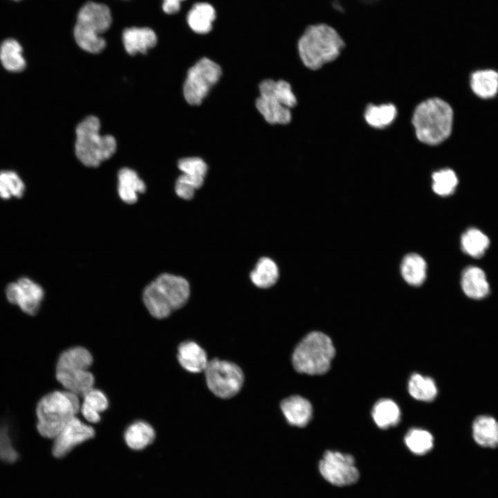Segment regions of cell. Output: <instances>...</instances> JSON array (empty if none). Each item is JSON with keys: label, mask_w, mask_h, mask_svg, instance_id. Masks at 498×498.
<instances>
[{"label": "cell", "mask_w": 498, "mask_h": 498, "mask_svg": "<svg viewBox=\"0 0 498 498\" xmlns=\"http://www.w3.org/2000/svg\"><path fill=\"white\" fill-rule=\"evenodd\" d=\"M461 244L465 253L474 258H479L485 253L490 241L481 230L472 228L462 234Z\"/></svg>", "instance_id": "cell-32"}, {"label": "cell", "mask_w": 498, "mask_h": 498, "mask_svg": "<svg viewBox=\"0 0 498 498\" xmlns=\"http://www.w3.org/2000/svg\"><path fill=\"white\" fill-rule=\"evenodd\" d=\"M361 1H362L365 2V3H370L375 2V1H376L377 0H361Z\"/></svg>", "instance_id": "cell-39"}, {"label": "cell", "mask_w": 498, "mask_h": 498, "mask_svg": "<svg viewBox=\"0 0 498 498\" xmlns=\"http://www.w3.org/2000/svg\"><path fill=\"white\" fill-rule=\"evenodd\" d=\"M122 42L129 56H136L138 53L145 55L156 46L158 37L151 28L131 26L123 30Z\"/></svg>", "instance_id": "cell-16"}, {"label": "cell", "mask_w": 498, "mask_h": 498, "mask_svg": "<svg viewBox=\"0 0 498 498\" xmlns=\"http://www.w3.org/2000/svg\"><path fill=\"white\" fill-rule=\"evenodd\" d=\"M164 1H172V2H176V3H183V2L187 1V0H163Z\"/></svg>", "instance_id": "cell-38"}, {"label": "cell", "mask_w": 498, "mask_h": 498, "mask_svg": "<svg viewBox=\"0 0 498 498\" xmlns=\"http://www.w3.org/2000/svg\"><path fill=\"white\" fill-rule=\"evenodd\" d=\"M409 394L415 399L422 401L433 400L438 393L434 380L418 374L411 376L408 382Z\"/></svg>", "instance_id": "cell-31"}, {"label": "cell", "mask_w": 498, "mask_h": 498, "mask_svg": "<svg viewBox=\"0 0 498 498\" xmlns=\"http://www.w3.org/2000/svg\"><path fill=\"white\" fill-rule=\"evenodd\" d=\"M112 15L106 4L88 1L80 9L76 24L103 35L110 28Z\"/></svg>", "instance_id": "cell-15"}, {"label": "cell", "mask_w": 498, "mask_h": 498, "mask_svg": "<svg viewBox=\"0 0 498 498\" xmlns=\"http://www.w3.org/2000/svg\"><path fill=\"white\" fill-rule=\"evenodd\" d=\"M432 181L434 192L443 196L452 194L458 184L456 174L450 169H441L434 173Z\"/></svg>", "instance_id": "cell-36"}, {"label": "cell", "mask_w": 498, "mask_h": 498, "mask_svg": "<svg viewBox=\"0 0 498 498\" xmlns=\"http://www.w3.org/2000/svg\"><path fill=\"white\" fill-rule=\"evenodd\" d=\"M99 119L90 116L76 128L75 154L87 167H95L112 156L116 150V141L111 135L101 136Z\"/></svg>", "instance_id": "cell-6"}, {"label": "cell", "mask_w": 498, "mask_h": 498, "mask_svg": "<svg viewBox=\"0 0 498 498\" xmlns=\"http://www.w3.org/2000/svg\"><path fill=\"white\" fill-rule=\"evenodd\" d=\"M91 353L82 347H75L63 351L56 365V378L71 393L83 396L93 387L94 376L89 371L92 365Z\"/></svg>", "instance_id": "cell-7"}, {"label": "cell", "mask_w": 498, "mask_h": 498, "mask_svg": "<svg viewBox=\"0 0 498 498\" xmlns=\"http://www.w3.org/2000/svg\"><path fill=\"white\" fill-rule=\"evenodd\" d=\"M250 276L252 282L256 286L262 288H270L277 282L279 277L278 267L271 259L262 257L258 261Z\"/></svg>", "instance_id": "cell-30"}, {"label": "cell", "mask_w": 498, "mask_h": 498, "mask_svg": "<svg viewBox=\"0 0 498 498\" xmlns=\"http://www.w3.org/2000/svg\"><path fill=\"white\" fill-rule=\"evenodd\" d=\"M118 194L120 199L128 204H133L138 200V194L146 190L145 183L137 173L129 168H122L118 173Z\"/></svg>", "instance_id": "cell-22"}, {"label": "cell", "mask_w": 498, "mask_h": 498, "mask_svg": "<svg viewBox=\"0 0 498 498\" xmlns=\"http://www.w3.org/2000/svg\"><path fill=\"white\" fill-rule=\"evenodd\" d=\"M94 429L75 417L54 439L52 453L55 457L61 458L68 454L75 447L92 439Z\"/></svg>", "instance_id": "cell-14"}, {"label": "cell", "mask_w": 498, "mask_h": 498, "mask_svg": "<svg viewBox=\"0 0 498 498\" xmlns=\"http://www.w3.org/2000/svg\"><path fill=\"white\" fill-rule=\"evenodd\" d=\"M124 438L125 443L130 448L140 450L154 441L155 431L148 423L137 421L127 428Z\"/></svg>", "instance_id": "cell-25"}, {"label": "cell", "mask_w": 498, "mask_h": 498, "mask_svg": "<svg viewBox=\"0 0 498 498\" xmlns=\"http://www.w3.org/2000/svg\"><path fill=\"white\" fill-rule=\"evenodd\" d=\"M344 46V43L337 31L324 24L308 26L297 42L299 57L311 70H317L335 59Z\"/></svg>", "instance_id": "cell-1"}, {"label": "cell", "mask_w": 498, "mask_h": 498, "mask_svg": "<svg viewBox=\"0 0 498 498\" xmlns=\"http://www.w3.org/2000/svg\"><path fill=\"white\" fill-rule=\"evenodd\" d=\"M371 414L376 424L382 429L397 425L400 416L397 404L387 398L378 400L374 405Z\"/></svg>", "instance_id": "cell-29"}, {"label": "cell", "mask_w": 498, "mask_h": 498, "mask_svg": "<svg viewBox=\"0 0 498 498\" xmlns=\"http://www.w3.org/2000/svg\"><path fill=\"white\" fill-rule=\"evenodd\" d=\"M22 52V47L16 39H5L0 45V61L3 66L11 72L23 71L26 62Z\"/></svg>", "instance_id": "cell-27"}, {"label": "cell", "mask_w": 498, "mask_h": 498, "mask_svg": "<svg viewBox=\"0 0 498 498\" xmlns=\"http://www.w3.org/2000/svg\"><path fill=\"white\" fill-rule=\"evenodd\" d=\"M73 37L77 46L91 55L101 53L107 46L104 36L77 24L73 28Z\"/></svg>", "instance_id": "cell-26"}, {"label": "cell", "mask_w": 498, "mask_h": 498, "mask_svg": "<svg viewBox=\"0 0 498 498\" xmlns=\"http://www.w3.org/2000/svg\"><path fill=\"white\" fill-rule=\"evenodd\" d=\"M335 347L331 338L320 331H312L297 344L292 354V364L297 372L320 375L331 367Z\"/></svg>", "instance_id": "cell-5"}, {"label": "cell", "mask_w": 498, "mask_h": 498, "mask_svg": "<svg viewBox=\"0 0 498 498\" xmlns=\"http://www.w3.org/2000/svg\"><path fill=\"white\" fill-rule=\"evenodd\" d=\"M25 185L18 174L13 171H0V197L8 199L11 197H22Z\"/></svg>", "instance_id": "cell-35"}, {"label": "cell", "mask_w": 498, "mask_h": 498, "mask_svg": "<svg viewBox=\"0 0 498 498\" xmlns=\"http://www.w3.org/2000/svg\"><path fill=\"white\" fill-rule=\"evenodd\" d=\"M397 116V109L392 104L369 105L365 113L367 122L376 128H383L389 125Z\"/></svg>", "instance_id": "cell-33"}, {"label": "cell", "mask_w": 498, "mask_h": 498, "mask_svg": "<svg viewBox=\"0 0 498 498\" xmlns=\"http://www.w3.org/2000/svg\"><path fill=\"white\" fill-rule=\"evenodd\" d=\"M19 454L13 446L8 429L6 426L0 427V459L8 463L15 462Z\"/></svg>", "instance_id": "cell-37"}, {"label": "cell", "mask_w": 498, "mask_h": 498, "mask_svg": "<svg viewBox=\"0 0 498 498\" xmlns=\"http://www.w3.org/2000/svg\"><path fill=\"white\" fill-rule=\"evenodd\" d=\"M204 373L208 388L218 398H232L243 387V372L232 362L214 358L209 361Z\"/></svg>", "instance_id": "cell-9"}, {"label": "cell", "mask_w": 498, "mask_h": 498, "mask_svg": "<svg viewBox=\"0 0 498 498\" xmlns=\"http://www.w3.org/2000/svg\"><path fill=\"white\" fill-rule=\"evenodd\" d=\"M15 1H18V0H15Z\"/></svg>", "instance_id": "cell-40"}, {"label": "cell", "mask_w": 498, "mask_h": 498, "mask_svg": "<svg viewBox=\"0 0 498 498\" xmlns=\"http://www.w3.org/2000/svg\"><path fill=\"white\" fill-rule=\"evenodd\" d=\"M177 358L185 370L193 374L204 372L210 361L205 349L196 342L191 340L180 344Z\"/></svg>", "instance_id": "cell-19"}, {"label": "cell", "mask_w": 498, "mask_h": 498, "mask_svg": "<svg viewBox=\"0 0 498 498\" xmlns=\"http://www.w3.org/2000/svg\"><path fill=\"white\" fill-rule=\"evenodd\" d=\"M6 295L10 303L17 305L24 313L34 315L39 309L44 292L37 283L22 277L8 285Z\"/></svg>", "instance_id": "cell-13"}, {"label": "cell", "mask_w": 498, "mask_h": 498, "mask_svg": "<svg viewBox=\"0 0 498 498\" xmlns=\"http://www.w3.org/2000/svg\"><path fill=\"white\" fill-rule=\"evenodd\" d=\"M216 18V8L207 1L194 3L186 15V21L190 29L199 35L210 33L214 28Z\"/></svg>", "instance_id": "cell-17"}, {"label": "cell", "mask_w": 498, "mask_h": 498, "mask_svg": "<svg viewBox=\"0 0 498 498\" xmlns=\"http://www.w3.org/2000/svg\"><path fill=\"white\" fill-rule=\"evenodd\" d=\"M405 443L414 454L421 455L430 452L433 448L434 438L427 431L413 428L405 437Z\"/></svg>", "instance_id": "cell-34"}, {"label": "cell", "mask_w": 498, "mask_h": 498, "mask_svg": "<svg viewBox=\"0 0 498 498\" xmlns=\"http://www.w3.org/2000/svg\"><path fill=\"white\" fill-rule=\"evenodd\" d=\"M427 265L420 255H407L400 265L401 275L406 282L412 286H420L426 277Z\"/></svg>", "instance_id": "cell-28"}, {"label": "cell", "mask_w": 498, "mask_h": 498, "mask_svg": "<svg viewBox=\"0 0 498 498\" xmlns=\"http://www.w3.org/2000/svg\"><path fill=\"white\" fill-rule=\"evenodd\" d=\"M80 409L78 396L55 391L43 396L36 407L37 428L44 437L55 439Z\"/></svg>", "instance_id": "cell-3"}, {"label": "cell", "mask_w": 498, "mask_h": 498, "mask_svg": "<svg viewBox=\"0 0 498 498\" xmlns=\"http://www.w3.org/2000/svg\"><path fill=\"white\" fill-rule=\"evenodd\" d=\"M453 117L450 105L440 98H430L421 102L412 117L418 139L430 145L441 143L452 132Z\"/></svg>", "instance_id": "cell-4"}, {"label": "cell", "mask_w": 498, "mask_h": 498, "mask_svg": "<svg viewBox=\"0 0 498 498\" xmlns=\"http://www.w3.org/2000/svg\"><path fill=\"white\" fill-rule=\"evenodd\" d=\"M472 436L480 447L495 448L498 447V421L492 416H477L472 423Z\"/></svg>", "instance_id": "cell-20"}, {"label": "cell", "mask_w": 498, "mask_h": 498, "mask_svg": "<svg viewBox=\"0 0 498 498\" xmlns=\"http://www.w3.org/2000/svg\"><path fill=\"white\" fill-rule=\"evenodd\" d=\"M470 86L481 98H493L498 92V73L492 69L476 71L471 75Z\"/></svg>", "instance_id": "cell-23"}, {"label": "cell", "mask_w": 498, "mask_h": 498, "mask_svg": "<svg viewBox=\"0 0 498 498\" xmlns=\"http://www.w3.org/2000/svg\"><path fill=\"white\" fill-rule=\"evenodd\" d=\"M280 409L288 423L297 427L307 425L313 414L311 403L299 395H292L282 400Z\"/></svg>", "instance_id": "cell-18"}, {"label": "cell", "mask_w": 498, "mask_h": 498, "mask_svg": "<svg viewBox=\"0 0 498 498\" xmlns=\"http://www.w3.org/2000/svg\"><path fill=\"white\" fill-rule=\"evenodd\" d=\"M221 75V68L215 62L208 57L198 60L188 70L183 85L185 100L192 105L200 104Z\"/></svg>", "instance_id": "cell-10"}, {"label": "cell", "mask_w": 498, "mask_h": 498, "mask_svg": "<svg viewBox=\"0 0 498 498\" xmlns=\"http://www.w3.org/2000/svg\"><path fill=\"white\" fill-rule=\"evenodd\" d=\"M296 103L297 99L288 82L268 79L260 83L256 107L269 124H288L291 120L290 109Z\"/></svg>", "instance_id": "cell-8"}, {"label": "cell", "mask_w": 498, "mask_h": 498, "mask_svg": "<svg viewBox=\"0 0 498 498\" xmlns=\"http://www.w3.org/2000/svg\"><path fill=\"white\" fill-rule=\"evenodd\" d=\"M461 285L470 298L479 299L489 293V284L484 272L479 267L469 266L462 273Z\"/></svg>", "instance_id": "cell-21"}, {"label": "cell", "mask_w": 498, "mask_h": 498, "mask_svg": "<svg viewBox=\"0 0 498 498\" xmlns=\"http://www.w3.org/2000/svg\"><path fill=\"white\" fill-rule=\"evenodd\" d=\"M318 470L326 481L336 486L352 485L360 477L354 458L338 451L325 452L319 462Z\"/></svg>", "instance_id": "cell-11"}, {"label": "cell", "mask_w": 498, "mask_h": 498, "mask_svg": "<svg viewBox=\"0 0 498 498\" xmlns=\"http://www.w3.org/2000/svg\"><path fill=\"white\" fill-rule=\"evenodd\" d=\"M190 294V284L185 278L164 273L146 287L143 302L153 317L163 319L183 307Z\"/></svg>", "instance_id": "cell-2"}, {"label": "cell", "mask_w": 498, "mask_h": 498, "mask_svg": "<svg viewBox=\"0 0 498 498\" xmlns=\"http://www.w3.org/2000/svg\"><path fill=\"white\" fill-rule=\"evenodd\" d=\"M178 167L182 174L176 180L175 192L179 197L190 200L203 184L208 165L199 157H189L179 160Z\"/></svg>", "instance_id": "cell-12"}, {"label": "cell", "mask_w": 498, "mask_h": 498, "mask_svg": "<svg viewBox=\"0 0 498 498\" xmlns=\"http://www.w3.org/2000/svg\"><path fill=\"white\" fill-rule=\"evenodd\" d=\"M83 402L80 405V411L84 418L92 423L100 421V414L109 405L106 395L100 390L93 387L83 396Z\"/></svg>", "instance_id": "cell-24"}]
</instances>
